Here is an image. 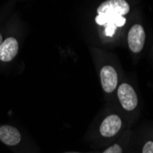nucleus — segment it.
<instances>
[{
    "label": "nucleus",
    "instance_id": "f257e3e1",
    "mask_svg": "<svg viewBox=\"0 0 153 153\" xmlns=\"http://www.w3.org/2000/svg\"><path fill=\"white\" fill-rule=\"evenodd\" d=\"M129 5L126 0H106L97 8L98 15L125 16L129 12Z\"/></svg>",
    "mask_w": 153,
    "mask_h": 153
},
{
    "label": "nucleus",
    "instance_id": "f03ea898",
    "mask_svg": "<svg viewBox=\"0 0 153 153\" xmlns=\"http://www.w3.org/2000/svg\"><path fill=\"white\" fill-rule=\"evenodd\" d=\"M117 96L124 109L132 111L137 105V96L135 90L128 83H122L118 87Z\"/></svg>",
    "mask_w": 153,
    "mask_h": 153
},
{
    "label": "nucleus",
    "instance_id": "7ed1b4c3",
    "mask_svg": "<svg viewBox=\"0 0 153 153\" xmlns=\"http://www.w3.org/2000/svg\"><path fill=\"white\" fill-rule=\"evenodd\" d=\"M145 40H146V33L143 27L138 24L132 26V27L129 30L128 36L129 49L135 53L140 52L144 47Z\"/></svg>",
    "mask_w": 153,
    "mask_h": 153
},
{
    "label": "nucleus",
    "instance_id": "20e7f679",
    "mask_svg": "<svg viewBox=\"0 0 153 153\" xmlns=\"http://www.w3.org/2000/svg\"><path fill=\"white\" fill-rule=\"evenodd\" d=\"M100 79L102 87L105 92L111 93L117 88L118 82L117 74L112 66L105 65L101 69Z\"/></svg>",
    "mask_w": 153,
    "mask_h": 153
},
{
    "label": "nucleus",
    "instance_id": "39448f33",
    "mask_svg": "<svg viewBox=\"0 0 153 153\" xmlns=\"http://www.w3.org/2000/svg\"><path fill=\"white\" fill-rule=\"evenodd\" d=\"M122 121L117 115H110L105 118L100 126V133L103 137H113L120 130Z\"/></svg>",
    "mask_w": 153,
    "mask_h": 153
},
{
    "label": "nucleus",
    "instance_id": "423d86ee",
    "mask_svg": "<svg viewBox=\"0 0 153 153\" xmlns=\"http://www.w3.org/2000/svg\"><path fill=\"white\" fill-rule=\"evenodd\" d=\"M19 51V42L15 38H7L3 40L0 46V60L10 62L17 56Z\"/></svg>",
    "mask_w": 153,
    "mask_h": 153
},
{
    "label": "nucleus",
    "instance_id": "0eeeda50",
    "mask_svg": "<svg viewBox=\"0 0 153 153\" xmlns=\"http://www.w3.org/2000/svg\"><path fill=\"white\" fill-rule=\"evenodd\" d=\"M0 140L7 146H15L21 140L19 131L11 126H2L0 128Z\"/></svg>",
    "mask_w": 153,
    "mask_h": 153
},
{
    "label": "nucleus",
    "instance_id": "6e6552de",
    "mask_svg": "<svg viewBox=\"0 0 153 153\" xmlns=\"http://www.w3.org/2000/svg\"><path fill=\"white\" fill-rule=\"evenodd\" d=\"M95 21L98 25H106V24H114L117 27H122L126 24V19L123 16H105V15H97Z\"/></svg>",
    "mask_w": 153,
    "mask_h": 153
},
{
    "label": "nucleus",
    "instance_id": "1a4fd4ad",
    "mask_svg": "<svg viewBox=\"0 0 153 153\" xmlns=\"http://www.w3.org/2000/svg\"><path fill=\"white\" fill-rule=\"evenodd\" d=\"M117 26L114 24H106L105 25V35L108 37H112L115 34V31L117 30Z\"/></svg>",
    "mask_w": 153,
    "mask_h": 153
},
{
    "label": "nucleus",
    "instance_id": "9d476101",
    "mask_svg": "<svg viewBox=\"0 0 153 153\" xmlns=\"http://www.w3.org/2000/svg\"><path fill=\"white\" fill-rule=\"evenodd\" d=\"M103 153H122V149L119 145L114 144L108 149H106Z\"/></svg>",
    "mask_w": 153,
    "mask_h": 153
},
{
    "label": "nucleus",
    "instance_id": "9b49d317",
    "mask_svg": "<svg viewBox=\"0 0 153 153\" xmlns=\"http://www.w3.org/2000/svg\"><path fill=\"white\" fill-rule=\"evenodd\" d=\"M142 153H153V141H148L144 145Z\"/></svg>",
    "mask_w": 153,
    "mask_h": 153
},
{
    "label": "nucleus",
    "instance_id": "f8f14e48",
    "mask_svg": "<svg viewBox=\"0 0 153 153\" xmlns=\"http://www.w3.org/2000/svg\"><path fill=\"white\" fill-rule=\"evenodd\" d=\"M2 42H3V38H2V35L0 34V46H1Z\"/></svg>",
    "mask_w": 153,
    "mask_h": 153
},
{
    "label": "nucleus",
    "instance_id": "ddd939ff",
    "mask_svg": "<svg viewBox=\"0 0 153 153\" xmlns=\"http://www.w3.org/2000/svg\"><path fill=\"white\" fill-rule=\"evenodd\" d=\"M65 153H80V152H65Z\"/></svg>",
    "mask_w": 153,
    "mask_h": 153
}]
</instances>
